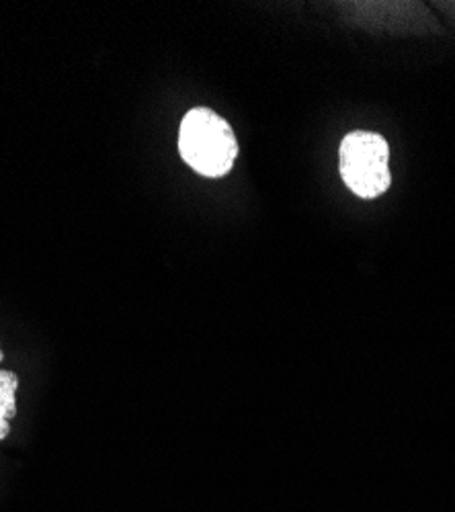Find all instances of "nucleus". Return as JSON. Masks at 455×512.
<instances>
[{"instance_id": "1", "label": "nucleus", "mask_w": 455, "mask_h": 512, "mask_svg": "<svg viewBox=\"0 0 455 512\" xmlns=\"http://www.w3.org/2000/svg\"><path fill=\"white\" fill-rule=\"evenodd\" d=\"M179 154L197 175L222 179L238 158V140L220 113L210 107H193L179 125Z\"/></svg>"}, {"instance_id": "5", "label": "nucleus", "mask_w": 455, "mask_h": 512, "mask_svg": "<svg viewBox=\"0 0 455 512\" xmlns=\"http://www.w3.org/2000/svg\"><path fill=\"white\" fill-rule=\"evenodd\" d=\"M3 359H5V353H3V351H0V363H3Z\"/></svg>"}, {"instance_id": "2", "label": "nucleus", "mask_w": 455, "mask_h": 512, "mask_svg": "<svg viewBox=\"0 0 455 512\" xmlns=\"http://www.w3.org/2000/svg\"><path fill=\"white\" fill-rule=\"evenodd\" d=\"M388 142L371 132H353L341 144V177L363 199H376L390 187Z\"/></svg>"}, {"instance_id": "4", "label": "nucleus", "mask_w": 455, "mask_h": 512, "mask_svg": "<svg viewBox=\"0 0 455 512\" xmlns=\"http://www.w3.org/2000/svg\"><path fill=\"white\" fill-rule=\"evenodd\" d=\"M9 433H11V418L3 408H0V441H5Z\"/></svg>"}, {"instance_id": "3", "label": "nucleus", "mask_w": 455, "mask_h": 512, "mask_svg": "<svg viewBox=\"0 0 455 512\" xmlns=\"http://www.w3.org/2000/svg\"><path fill=\"white\" fill-rule=\"evenodd\" d=\"M17 390H19V377L15 371L0 369V408H3L9 418L17 416Z\"/></svg>"}]
</instances>
